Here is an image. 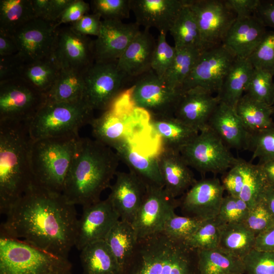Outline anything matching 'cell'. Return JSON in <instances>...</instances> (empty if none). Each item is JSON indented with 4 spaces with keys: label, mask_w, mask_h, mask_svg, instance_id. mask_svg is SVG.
<instances>
[{
    "label": "cell",
    "mask_w": 274,
    "mask_h": 274,
    "mask_svg": "<svg viewBox=\"0 0 274 274\" xmlns=\"http://www.w3.org/2000/svg\"><path fill=\"white\" fill-rule=\"evenodd\" d=\"M0 236L23 241L68 259L78 222L75 206L62 193L32 185L5 214Z\"/></svg>",
    "instance_id": "1"
},
{
    "label": "cell",
    "mask_w": 274,
    "mask_h": 274,
    "mask_svg": "<svg viewBox=\"0 0 274 274\" xmlns=\"http://www.w3.org/2000/svg\"><path fill=\"white\" fill-rule=\"evenodd\" d=\"M119 161L112 148L80 137L62 194L70 203L82 207L100 201L101 193L111 186Z\"/></svg>",
    "instance_id": "2"
},
{
    "label": "cell",
    "mask_w": 274,
    "mask_h": 274,
    "mask_svg": "<svg viewBox=\"0 0 274 274\" xmlns=\"http://www.w3.org/2000/svg\"><path fill=\"white\" fill-rule=\"evenodd\" d=\"M29 122L0 121V212L9 209L33 185Z\"/></svg>",
    "instance_id": "3"
},
{
    "label": "cell",
    "mask_w": 274,
    "mask_h": 274,
    "mask_svg": "<svg viewBox=\"0 0 274 274\" xmlns=\"http://www.w3.org/2000/svg\"><path fill=\"white\" fill-rule=\"evenodd\" d=\"M122 274H199L198 250L157 232L138 240Z\"/></svg>",
    "instance_id": "4"
},
{
    "label": "cell",
    "mask_w": 274,
    "mask_h": 274,
    "mask_svg": "<svg viewBox=\"0 0 274 274\" xmlns=\"http://www.w3.org/2000/svg\"><path fill=\"white\" fill-rule=\"evenodd\" d=\"M80 137L47 138L32 141L30 153L32 185L50 192L62 193Z\"/></svg>",
    "instance_id": "5"
},
{
    "label": "cell",
    "mask_w": 274,
    "mask_h": 274,
    "mask_svg": "<svg viewBox=\"0 0 274 274\" xmlns=\"http://www.w3.org/2000/svg\"><path fill=\"white\" fill-rule=\"evenodd\" d=\"M93 112L84 99L47 101L29 123L30 135L33 141L80 136V129L93 119Z\"/></svg>",
    "instance_id": "6"
},
{
    "label": "cell",
    "mask_w": 274,
    "mask_h": 274,
    "mask_svg": "<svg viewBox=\"0 0 274 274\" xmlns=\"http://www.w3.org/2000/svg\"><path fill=\"white\" fill-rule=\"evenodd\" d=\"M0 274H72V265L68 259L0 236Z\"/></svg>",
    "instance_id": "7"
},
{
    "label": "cell",
    "mask_w": 274,
    "mask_h": 274,
    "mask_svg": "<svg viewBox=\"0 0 274 274\" xmlns=\"http://www.w3.org/2000/svg\"><path fill=\"white\" fill-rule=\"evenodd\" d=\"M180 153L190 167L201 175L224 174L234 164V157L221 139L208 126L186 146Z\"/></svg>",
    "instance_id": "8"
},
{
    "label": "cell",
    "mask_w": 274,
    "mask_h": 274,
    "mask_svg": "<svg viewBox=\"0 0 274 274\" xmlns=\"http://www.w3.org/2000/svg\"><path fill=\"white\" fill-rule=\"evenodd\" d=\"M128 78L119 68L117 61H94L84 72V99L93 111L108 110L123 94Z\"/></svg>",
    "instance_id": "9"
},
{
    "label": "cell",
    "mask_w": 274,
    "mask_h": 274,
    "mask_svg": "<svg viewBox=\"0 0 274 274\" xmlns=\"http://www.w3.org/2000/svg\"><path fill=\"white\" fill-rule=\"evenodd\" d=\"M137 78L127 94L130 104L150 116L174 115L183 92L167 85L152 70Z\"/></svg>",
    "instance_id": "10"
},
{
    "label": "cell",
    "mask_w": 274,
    "mask_h": 274,
    "mask_svg": "<svg viewBox=\"0 0 274 274\" xmlns=\"http://www.w3.org/2000/svg\"><path fill=\"white\" fill-rule=\"evenodd\" d=\"M46 102L45 93L20 77L0 82V121L30 122Z\"/></svg>",
    "instance_id": "11"
},
{
    "label": "cell",
    "mask_w": 274,
    "mask_h": 274,
    "mask_svg": "<svg viewBox=\"0 0 274 274\" xmlns=\"http://www.w3.org/2000/svg\"><path fill=\"white\" fill-rule=\"evenodd\" d=\"M235 59L222 44L203 50L185 80L182 91L200 88L217 95Z\"/></svg>",
    "instance_id": "12"
},
{
    "label": "cell",
    "mask_w": 274,
    "mask_h": 274,
    "mask_svg": "<svg viewBox=\"0 0 274 274\" xmlns=\"http://www.w3.org/2000/svg\"><path fill=\"white\" fill-rule=\"evenodd\" d=\"M196 19L203 50L222 44L236 16L225 0H187Z\"/></svg>",
    "instance_id": "13"
},
{
    "label": "cell",
    "mask_w": 274,
    "mask_h": 274,
    "mask_svg": "<svg viewBox=\"0 0 274 274\" xmlns=\"http://www.w3.org/2000/svg\"><path fill=\"white\" fill-rule=\"evenodd\" d=\"M179 206V199L169 196L163 187H148L131 222L138 239L161 231L166 219Z\"/></svg>",
    "instance_id": "14"
},
{
    "label": "cell",
    "mask_w": 274,
    "mask_h": 274,
    "mask_svg": "<svg viewBox=\"0 0 274 274\" xmlns=\"http://www.w3.org/2000/svg\"><path fill=\"white\" fill-rule=\"evenodd\" d=\"M51 57L61 68L86 70L94 62L93 40L71 25L58 26Z\"/></svg>",
    "instance_id": "15"
},
{
    "label": "cell",
    "mask_w": 274,
    "mask_h": 274,
    "mask_svg": "<svg viewBox=\"0 0 274 274\" xmlns=\"http://www.w3.org/2000/svg\"><path fill=\"white\" fill-rule=\"evenodd\" d=\"M225 190L217 178H204L196 182L179 199L184 216L206 221L217 217Z\"/></svg>",
    "instance_id": "16"
},
{
    "label": "cell",
    "mask_w": 274,
    "mask_h": 274,
    "mask_svg": "<svg viewBox=\"0 0 274 274\" xmlns=\"http://www.w3.org/2000/svg\"><path fill=\"white\" fill-rule=\"evenodd\" d=\"M57 27L53 22L35 18L13 35L24 63L51 57Z\"/></svg>",
    "instance_id": "17"
},
{
    "label": "cell",
    "mask_w": 274,
    "mask_h": 274,
    "mask_svg": "<svg viewBox=\"0 0 274 274\" xmlns=\"http://www.w3.org/2000/svg\"><path fill=\"white\" fill-rule=\"evenodd\" d=\"M120 217L107 198L83 207L78 220L75 246L82 250L87 245L100 240L106 235Z\"/></svg>",
    "instance_id": "18"
},
{
    "label": "cell",
    "mask_w": 274,
    "mask_h": 274,
    "mask_svg": "<svg viewBox=\"0 0 274 274\" xmlns=\"http://www.w3.org/2000/svg\"><path fill=\"white\" fill-rule=\"evenodd\" d=\"M121 104L120 97L113 107L97 118H94L90 125L94 140L115 151L118 147L130 141L134 130L132 126V107L127 110Z\"/></svg>",
    "instance_id": "19"
},
{
    "label": "cell",
    "mask_w": 274,
    "mask_h": 274,
    "mask_svg": "<svg viewBox=\"0 0 274 274\" xmlns=\"http://www.w3.org/2000/svg\"><path fill=\"white\" fill-rule=\"evenodd\" d=\"M140 31L136 22L102 20L99 33L93 40L94 61H117Z\"/></svg>",
    "instance_id": "20"
},
{
    "label": "cell",
    "mask_w": 274,
    "mask_h": 274,
    "mask_svg": "<svg viewBox=\"0 0 274 274\" xmlns=\"http://www.w3.org/2000/svg\"><path fill=\"white\" fill-rule=\"evenodd\" d=\"M108 197L120 219L131 223L147 190L144 182L134 173L117 171Z\"/></svg>",
    "instance_id": "21"
},
{
    "label": "cell",
    "mask_w": 274,
    "mask_h": 274,
    "mask_svg": "<svg viewBox=\"0 0 274 274\" xmlns=\"http://www.w3.org/2000/svg\"><path fill=\"white\" fill-rule=\"evenodd\" d=\"M219 103L217 95L200 88L190 89L183 92L174 116L199 132L208 127Z\"/></svg>",
    "instance_id": "22"
},
{
    "label": "cell",
    "mask_w": 274,
    "mask_h": 274,
    "mask_svg": "<svg viewBox=\"0 0 274 274\" xmlns=\"http://www.w3.org/2000/svg\"><path fill=\"white\" fill-rule=\"evenodd\" d=\"M186 2L187 0H131V9L140 26L148 29L155 28L166 34Z\"/></svg>",
    "instance_id": "23"
},
{
    "label": "cell",
    "mask_w": 274,
    "mask_h": 274,
    "mask_svg": "<svg viewBox=\"0 0 274 274\" xmlns=\"http://www.w3.org/2000/svg\"><path fill=\"white\" fill-rule=\"evenodd\" d=\"M156 158L163 188L172 197L183 195L196 182L180 152L160 148Z\"/></svg>",
    "instance_id": "24"
},
{
    "label": "cell",
    "mask_w": 274,
    "mask_h": 274,
    "mask_svg": "<svg viewBox=\"0 0 274 274\" xmlns=\"http://www.w3.org/2000/svg\"><path fill=\"white\" fill-rule=\"evenodd\" d=\"M266 31L265 26L255 14L245 18H236L222 44L235 58H248Z\"/></svg>",
    "instance_id": "25"
},
{
    "label": "cell",
    "mask_w": 274,
    "mask_h": 274,
    "mask_svg": "<svg viewBox=\"0 0 274 274\" xmlns=\"http://www.w3.org/2000/svg\"><path fill=\"white\" fill-rule=\"evenodd\" d=\"M208 126L229 149H249L251 133L246 128L234 109L220 102Z\"/></svg>",
    "instance_id": "26"
},
{
    "label": "cell",
    "mask_w": 274,
    "mask_h": 274,
    "mask_svg": "<svg viewBox=\"0 0 274 274\" xmlns=\"http://www.w3.org/2000/svg\"><path fill=\"white\" fill-rule=\"evenodd\" d=\"M156 41L148 29L140 30L117 60L128 78H138L151 70Z\"/></svg>",
    "instance_id": "27"
},
{
    "label": "cell",
    "mask_w": 274,
    "mask_h": 274,
    "mask_svg": "<svg viewBox=\"0 0 274 274\" xmlns=\"http://www.w3.org/2000/svg\"><path fill=\"white\" fill-rule=\"evenodd\" d=\"M148 117V124L159 137L161 149L180 152L199 133L174 115Z\"/></svg>",
    "instance_id": "28"
},
{
    "label": "cell",
    "mask_w": 274,
    "mask_h": 274,
    "mask_svg": "<svg viewBox=\"0 0 274 274\" xmlns=\"http://www.w3.org/2000/svg\"><path fill=\"white\" fill-rule=\"evenodd\" d=\"M115 151L129 171L140 178L147 187H164L156 155L141 153L129 142L123 144Z\"/></svg>",
    "instance_id": "29"
},
{
    "label": "cell",
    "mask_w": 274,
    "mask_h": 274,
    "mask_svg": "<svg viewBox=\"0 0 274 274\" xmlns=\"http://www.w3.org/2000/svg\"><path fill=\"white\" fill-rule=\"evenodd\" d=\"M254 69L248 58H235L216 95L220 102L235 109L244 95Z\"/></svg>",
    "instance_id": "30"
},
{
    "label": "cell",
    "mask_w": 274,
    "mask_h": 274,
    "mask_svg": "<svg viewBox=\"0 0 274 274\" xmlns=\"http://www.w3.org/2000/svg\"><path fill=\"white\" fill-rule=\"evenodd\" d=\"M83 274H122V269L104 240L92 243L80 251Z\"/></svg>",
    "instance_id": "31"
},
{
    "label": "cell",
    "mask_w": 274,
    "mask_h": 274,
    "mask_svg": "<svg viewBox=\"0 0 274 274\" xmlns=\"http://www.w3.org/2000/svg\"><path fill=\"white\" fill-rule=\"evenodd\" d=\"M86 70L61 68L53 85L46 93L47 101L69 102L84 99Z\"/></svg>",
    "instance_id": "32"
},
{
    "label": "cell",
    "mask_w": 274,
    "mask_h": 274,
    "mask_svg": "<svg viewBox=\"0 0 274 274\" xmlns=\"http://www.w3.org/2000/svg\"><path fill=\"white\" fill-rule=\"evenodd\" d=\"M235 112L246 128L254 133L274 127L272 106L257 101L244 94L238 101Z\"/></svg>",
    "instance_id": "33"
},
{
    "label": "cell",
    "mask_w": 274,
    "mask_h": 274,
    "mask_svg": "<svg viewBox=\"0 0 274 274\" xmlns=\"http://www.w3.org/2000/svg\"><path fill=\"white\" fill-rule=\"evenodd\" d=\"M256 237L244 223L221 224L217 248L243 260L254 248Z\"/></svg>",
    "instance_id": "34"
},
{
    "label": "cell",
    "mask_w": 274,
    "mask_h": 274,
    "mask_svg": "<svg viewBox=\"0 0 274 274\" xmlns=\"http://www.w3.org/2000/svg\"><path fill=\"white\" fill-rule=\"evenodd\" d=\"M138 240L132 224L121 219L116 222L104 239L122 271L134 252Z\"/></svg>",
    "instance_id": "35"
},
{
    "label": "cell",
    "mask_w": 274,
    "mask_h": 274,
    "mask_svg": "<svg viewBox=\"0 0 274 274\" xmlns=\"http://www.w3.org/2000/svg\"><path fill=\"white\" fill-rule=\"evenodd\" d=\"M169 32L174 41L177 50L196 48L203 50L200 31L195 16L188 5L181 9Z\"/></svg>",
    "instance_id": "36"
},
{
    "label": "cell",
    "mask_w": 274,
    "mask_h": 274,
    "mask_svg": "<svg viewBox=\"0 0 274 274\" xmlns=\"http://www.w3.org/2000/svg\"><path fill=\"white\" fill-rule=\"evenodd\" d=\"M199 274H245L243 260L218 248L198 250Z\"/></svg>",
    "instance_id": "37"
},
{
    "label": "cell",
    "mask_w": 274,
    "mask_h": 274,
    "mask_svg": "<svg viewBox=\"0 0 274 274\" xmlns=\"http://www.w3.org/2000/svg\"><path fill=\"white\" fill-rule=\"evenodd\" d=\"M60 70L52 58L49 57L24 63L20 77L46 94L53 85Z\"/></svg>",
    "instance_id": "38"
},
{
    "label": "cell",
    "mask_w": 274,
    "mask_h": 274,
    "mask_svg": "<svg viewBox=\"0 0 274 274\" xmlns=\"http://www.w3.org/2000/svg\"><path fill=\"white\" fill-rule=\"evenodd\" d=\"M35 18L31 0L0 1L1 31L13 35Z\"/></svg>",
    "instance_id": "39"
},
{
    "label": "cell",
    "mask_w": 274,
    "mask_h": 274,
    "mask_svg": "<svg viewBox=\"0 0 274 274\" xmlns=\"http://www.w3.org/2000/svg\"><path fill=\"white\" fill-rule=\"evenodd\" d=\"M243 178V186L239 196L250 209L263 197L268 184L259 164H253L238 158Z\"/></svg>",
    "instance_id": "40"
},
{
    "label": "cell",
    "mask_w": 274,
    "mask_h": 274,
    "mask_svg": "<svg viewBox=\"0 0 274 274\" xmlns=\"http://www.w3.org/2000/svg\"><path fill=\"white\" fill-rule=\"evenodd\" d=\"M176 50L175 60L162 80L170 87L182 90L185 80L191 73L202 51L196 48Z\"/></svg>",
    "instance_id": "41"
},
{
    "label": "cell",
    "mask_w": 274,
    "mask_h": 274,
    "mask_svg": "<svg viewBox=\"0 0 274 274\" xmlns=\"http://www.w3.org/2000/svg\"><path fill=\"white\" fill-rule=\"evenodd\" d=\"M245 93L257 101L272 106L274 104L273 75L267 71L254 68Z\"/></svg>",
    "instance_id": "42"
},
{
    "label": "cell",
    "mask_w": 274,
    "mask_h": 274,
    "mask_svg": "<svg viewBox=\"0 0 274 274\" xmlns=\"http://www.w3.org/2000/svg\"><path fill=\"white\" fill-rule=\"evenodd\" d=\"M221 224L216 218L206 220L185 243L197 250H208L218 248Z\"/></svg>",
    "instance_id": "43"
},
{
    "label": "cell",
    "mask_w": 274,
    "mask_h": 274,
    "mask_svg": "<svg viewBox=\"0 0 274 274\" xmlns=\"http://www.w3.org/2000/svg\"><path fill=\"white\" fill-rule=\"evenodd\" d=\"M204 221L195 217L179 216L174 213L165 220L161 231L173 238L185 242Z\"/></svg>",
    "instance_id": "44"
},
{
    "label": "cell",
    "mask_w": 274,
    "mask_h": 274,
    "mask_svg": "<svg viewBox=\"0 0 274 274\" xmlns=\"http://www.w3.org/2000/svg\"><path fill=\"white\" fill-rule=\"evenodd\" d=\"M249 210L248 205L241 198L227 194L224 196L216 218L221 224L243 223Z\"/></svg>",
    "instance_id": "45"
},
{
    "label": "cell",
    "mask_w": 274,
    "mask_h": 274,
    "mask_svg": "<svg viewBox=\"0 0 274 274\" xmlns=\"http://www.w3.org/2000/svg\"><path fill=\"white\" fill-rule=\"evenodd\" d=\"M166 36L163 32H159L151 63V70L161 80L172 65L177 52L175 47L168 44Z\"/></svg>",
    "instance_id": "46"
},
{
    "label": "cell",
    "mask_w": 274,
    "mask_h": 274,
    "mask_svg": "<svg viewBox=\"0 0 274 274\" xmlns=\"http://www.w3.org/2000/svg\"><path fill=\"white\" fill-rule=\"evenodd\" d=\"M249 150L252 151V160L258 159L259 162L274 159V127L251 133Z\"/></svg>",
    "instance_id": "47"
},
{
    "label": "cell",
    "mask_w": 274,
    "mask_h": 274,
    "mask_svg": "<svg viewBox=\"0 0 274 274\" xmlns=\"http://www.w3.org/2000/svg\"><path fill=\"white\" fill-rule=\"evenodd\" d=\"M248 59L254 68L262 70L274 75V31H266Z\"/></svg>",
    "instance_id": "48"
},
{
    "label": "cell",
    "mask_w": 274,
    "mask_h": 274,
    "mask_svg": "<svg viewBox=\"0 0 274 274\" xmlns=\"http://www.w3.org/2000/svg\"><path fill=\"white\" fill-rule=\"evenodd\" d=\"M93 13L102 20H121L129 17L131 0H92L90 3Z\"/></svg>",
    "instance_id": "49"
},
{
    "label": "cell",
    "mask_w": 274,
    "mask_h": 274,
    "mask_svg": "<svg viewBox=\"0 0 274 274\" xmlns=\"http://www.w3.org/2000/svg\"><path fill=\"white\" fill-rule=\"evenodd\" d=\"M243 223L256 236L274 225V216L263 197L250 209Z\"/></svg>",
    "instance_id": "50"
},
{
    "label": "cell",
    "mask_w": 274,
    "mask_h": 274,
    "mask_svg": "<svg viewBox=\"0 0 274 274\" xmlns=\"http://www.w3.org/2000/svg\"><path fill=\"white\" fill-rule=\"evenodd\" d=\"M242 260L246 274H274V252L254 248Z\"/></svg>",
    "instance_id": "51"
},
{
    "label": "cell",
    "mask_w": 274,
    "mask_h": 274,
    "mask_svg": "<svg viewBox=\"0 0 274 274\" xmlns=\"http://www.w3.org/2000/svg\"><path fill=\"white\" fill-rule=\"evenodd\" d=\"M221 183L228 195L239 197L243 186L244 178L238 158L234 164L222 174Z\"/></svg>",
    "instance_id": "52"
},
{
    "label": "cell",
    "mask_w": 274,
    "mask_h": 274,
    "mask_svg": "<svg viewBox=\"0 0 274 274\" xmlns=\"http://www.w3.org/2000/svg\"><path fill=\"white\" fill-rule=\"evenodd\" d=\"M24 64L17 53L0 56V82L19 77Z\"/></svg>",
    "instance_id": "53"
},
{
    "label": "cell",
    "mask_w": 274,
    "mask_h": 274,
    "mask_svg": "<svg viewBox=\"0 0 274 274\" xmlns=\"http://www.w3.org/2000/svg\"><path fill=\"white\" fill-rule=\"evenodd\" d=\"M101 25V17L97 14H87L77 21L71 24V27L78 33L88 36H98Z\"/></svg>",
    "instance_id": "54"
},
{
    "label": "cell",
    "mask_w": 274,
    "mask_h": 274,
    "mask_svg": "<svg viewBox=\"0 0 274 274\" xmlns=\"http://www.w3.org/2000/svg\"><path fill=\"white\" fill-rule=\"evenodd\" d=\"M90 9V4L83 0H74L57 20L56 24L58 27L62 24L75 22L88 14Z\"/></svg>",
    "instance_id": "55"
},
{
    "label": "cell",
    "mask_w": 274,
    "mask_h": 274,
    "mask_svg": "<svg viewBox=\"0 0 274 274\" xmlns=\"http://www.w3.org/2000/svg\"><path fill=\"white\" fill-rule=\"evenodd\" d=\"M261 0H225L236 18L248 17L255 14Z\"/></svg>",
    "instance_id": "56"
},
{
    "label": "cell",
    "mask_w": 274,
    "mask_h": 274,
    "mask_svg": "<svg viewBox=\"0 0 274 274\" xmlns=\"http://www.w3.org/2000/svg\"><path fill=\"white\" fill-rule=\"evenodd\" d=\"M255 15L265 27L274 29V0H261Z\"/></svg>",
    "instance_id": "57"
},
{
    "label": "cell",
    "mask_w": 274,
    "mask_h": 274,
    "mask_svg": "<svg viewBox=\"0 0 274 274\" xmlns=\"http://www.w3.org/2000/svg\"><path fill=\"white\" fill-rule=\"evenodd\" d=\"M254 249L274 252V225L256 236Z\"/></svg>",
    "instance_id": "58"
},
{
    "label": "cell",
    "mask_w": 274,
    "mask_h": 274,
    "mask_svg": "<svg viewBox=\"0 0 274 274\" xmlns=\"http://www.w3.org/2000/svg\"><path fill=\"white\" fill-rule=\"evenodd\" d=\"M18 52V48L13 35L0 30V56H6Z\"/></svg>",
    "instance_id": "59"
},
{
    "label": "cell",
    "mask_w": 274,
    "mask_h": 274,
    "mask_svg": "<svg viewBox=\"0 0 274 274\" xmlns=\"http://www.w3.org/2000/svg\"><path fill=\"white\" fill-rule=\"evenodd\" d=\"M74 0H51L49 20L56 23L57 20Z\"/></svg>",
    "instance_id": "60"
},
{
    "label": "cell",
    "mask_w": 274,
    "mask_h": 274,
    "mask_svg": "<svg viewBox=\"0 0 274 274\" xmlns=\"http://www.w3.org/2000/svg\"><path fill=\"white\" fill-rule=\"evenodd\" d=\"M35 14L37 18L49 20L51 0H31Z\"/></svg>",
    "instance_id": "61"
},
{
    "label": "cell",
    "mask_w": 274,
    "mask_h": 274,
    "mask_svg": "<svg viewBox=\"0 0 274 274\" xmlns=\"http://www.w3.org/2000/svg\"><path fill=\"white\" fill-rule=\"evenodd\" d=\"M259 164L262 168L268 185H274V159Z\"/></svg>",
    "instance_id": "62"
},
{
    "label": "cell",
    "mask_w": 274,
    "mask_h": 274,
    "mask_svg": "<svg viewBox=\"0 0 274 274\" xmlns=\"http://www.w3.org/2000/svg\"><path fill=\"white\" fill-rule=\"evenodd\" d=\"M263 198L274 216V185L267 186L264 193Z\"/></svg>",
    "instance_id": "63"
}]
</instances>
